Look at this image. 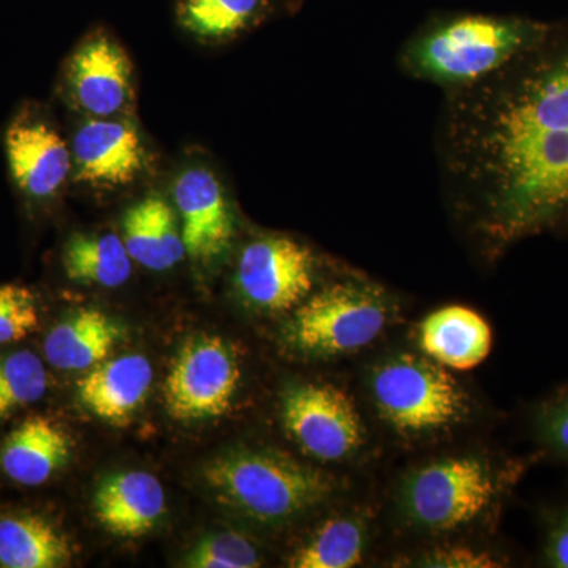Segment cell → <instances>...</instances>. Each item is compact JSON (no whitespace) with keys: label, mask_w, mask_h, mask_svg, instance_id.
<instances>
[{"label":"cell","mask_w":568,"mask_h":568,"mask_svg":"<svg viewBox=\"0 0 568 568\" xmlns=\"http://www.w3.org/2000/svg\"><path fill=\"white\" fill-rule=\"evenodd\" d=\"M467 153L496 245L568 226V48L497 92L470 126Z\"/></svg>","instance_id":"cell-1"},{"label":"cell","mask_w":568,"mask_h":568,"mask_svg":"<svg viewBox=\"0 0 568 568\" xmlns=\"http://www.w3.org/2000/svg\"><path fill=\"white\" fill-rule=\"evenodd\" d=\"M204 481L216 500L234 514L278 526L323 506L336 489L323 470L272 450L241 448L212 459Z\"/></svg>","instance_id":"cell-2"},{"label":"cell","mask_w":568,"mask_h":568,"mask_svg":"<svg viewBox=\"0 0 568 568\" xmlns=\"http://www.w3.org/2000/svg\"><path fill=\"white\" fill-rule=\"evenodd\" d=\"M523 470V463L499 466L476 455L435 459L407 474L399 507L414 528L457 532L496 511Z\"/></svg>","instance_id":"cell-3"},{"label":"cell","mask_w":568,"mask_h":568,"mask_svg":"<svg viewBox=\"0 0 568 568\" xmlns=\"http://www.w3.org/2000/svg\"><path fill=\"white\" fill-rule=\"evenodd\" d=\"M377 414L406 439L450 432L470 416V399L446 366L429 357L396 354L369 376Z\"/></svg>","instance_id":"cell-4"},{"label":"cell","mask_w":568,"mask_h":568,"mask_svg":"<svg viewBox=\"0 0 568 568\" xmlns=\"http://www.w3.org/2000/svg\"><path fill=\"white\" fill-rule=\"evenodd\" d=\"M540 32L525 21L457 18L422 37L410 48L407 63L426 80L463 84L487 77L528 51Z\"/></svg>","instance_id":"cell-5"},{"label":"cell","mask_w":568,"mask_h":568,"mask_svg":"<svg viewBox=\"0 0 568 568\" xmlns=\"http://www.w3.org/2000/svg\"><path fill=\"white\" fill-rule=\"evenodd\" d=\"M387 295L365 282H342L308 295L284 327V343L310 357L358 353L390 324Z\"/></svg>","instance_id":"cell-6"},{"label":"cell","mask_w":568,"mask_h":568,"mask_svg":"<svg viewBox=\"0 0 568 568\" xmlns=\"http://www.w3.org/2000/svg\"><path fill=\"white\" fill-rule=\"evenodd\" d=\"M284 428L310 457L325 463L353 458L365 444V428L353 399L332 384L304 383L282 399Z\"/></svg>","instance_id":"cell-7"},{"label":"cell","mask_w":568,"mask_h":568,"mask_svg":"<svg viewBox=\"0 0 568 568\" xmlns=\"http://www.w3.org/2000/svg\"><path fill=\"white\" fill-rule=\"evenodd\" d=\"M241 368L219 336H196L182 347L164 383V405L179 422L205 420L230 410Z\"/></svg>","instance_id":"cell-8"},{"label":"cell","mask_w":568,"mask_h":568,"mask_svg":"<svg viewBox=\"0 0 568 568\" xmlns=\"http://www.w3.org/2000/svg\"><path fill=\"white\" fill-rule=\"evenodd\" d=\"M235 280L246 304L257 312H290L312 294L315 256L294 239L267 235L245 246Z\"/></svg>","instance_id":"cell-9"},{"label":"cell","mask_w":568,"mask_h":568,"mask_svg":"<svg viewBox=\"0 0 568 568\" xmlns=\"http://www.w3.org/2000/svg\"><path fill=\"white\" fill-rule=\"evenodd\" d=\"M3 144L11 179L28 200L48 201L61 192L73 168V156L43 115L24 108L7 126Z\"/></svg>","instance_id":"cell-10"},{"label":"cell","mask_w":568,"mask_h":568,"mask_svg":"<svg viewBox=\"0 0 568 568\" xmlns=\"http://www.w3.org/2000/svg\"><path fill=\"white\" fill-rule=\"evenodd\" d=\"M65 82L77 108L93 118H112L132 95V65L114 40L97 33L71 55Z\"/></svg>","instance_id":"cell-11"},{"label":"cell","mask_w":568,"mask_h":568,"mask_svg":"<svg viewBox=\"0 0 568 568\" xmlns=\"http://www.w3.org/2000/svg\"><path fill=\"white\" fill-rule=\"evenodd\" d=\"M185 252L196 261L222 256L234 237V216L222 183L205 168L185 170L174 183Z\"/></svg>","instance_id":"cell-12"},{"label":"cell","mask_w":568,"mask_h":568,"mask_svg":"<svg viewBox=\"0 0 568 568\" xmlns=\"http://www.w3.org/2000/svg\"><path fill=\"white\" fill-rule=\"evenodd\" d=\"M145 149L132 123L97 118L74 134L77 181L97 186H125L144 171Z\"/></svg>","instance_id":"cell-13"},{"label":"cell","mask_w":568,"mask_h":568,"mask_svg":"<svg viewBox=\"0 0 568 568\" xmlns=\"http://www.w3.org/2000/svg\"><path fill=\"white\" fill-rule=\"evenodd\" d=\"M93 510L112 536L141 538L166 514V495L159 478L130 470L104 480L97 489Z\"/></svg>","instance_id":"cell-14"},{"label":"cell","mask_w":568,"mask_h":568,"mask_svg":"<svg viewBox=\"0 0 568 568\" xmlns=\"http://www.w3.org/2000/svg\"><path fill=\"white\" fill-rule=\"evenodd\" d=\"M153 368L140 354L103 361L78 383V398L93 416L122 425L130 420L151 390Z\"/></svg>","instance_id":"cell-15"},{"label":"cell","mask_w":568,"mask_h":568,"mask_svg":"<svg viewBox=\"0 0 568 568\" xmlns=\"http://www.w3.org/2000/svg\"><path fill=\"white\" fill-rule=\"evenodd\" d=\"M487 321L466 306H446L426 316L418 327L422 353L446 368L467 372L491 353Z\"/></svg>","instance_id":"cell-16"},{"label":"cell","mask_w":568,"mask_h":568,"mask_svg":"<svg viewBox=\"0 0 568 568\" xmlns=\"http://www.w3.org/2000/svg\"><path fill=\"white\" fill-rule=\"evenodd\" d=\"M70 450V437L61 425L48 417L33 416L7 437L0 466L17 484L39 487L67 465Z\"/></svg>","instance_id":"cell-17"},{"label":"cell","mask_w":568,"mask_h":568,"mask_svg":"<svg viewBox=\"0 0 568 568\" xmlns=\"http://www.w3.org/2000/svg\"><path fill=\"white\" fill-rule=\"evenodd\" d=\"M130 257L151 271H166L185 254L182 230L174 211L160 196H148L134 204L123 219Z\"/></svg>","instance_id":"cell-18"},{"label":"cell","mask_w":568,"mask_h":568,"mask_svg":"<svg viewBox=\"0 0 568 568\" xmlns=\"http://www.w3.org/2000/svg\"><path fill=\"white\" fill-rule=\"evenodd\" d=\"M121 336V327L100 310H80L48 334L44 355L54 368L84 372L106 361Z\"/></svg>","instance_id":"cell-19"},{"label":"cell","mask_w":568,"mask_h":568,"mask_svg":"<svg viewBox=\"0 0 568 568\" xmlns=\"http://www.w3.org/2000/svg\"><path fill=\"white\" fill-rule=\"evenodd\" d=\"M67 537L39 515L0 518V566L7 568H58L69 566Z\"/></svg>","instance_id":"cell-20"},{"label":"cell","mask_w":568,"mask_h":568,"mask_svg":"<svg viewBox=\"0 0 568 568\" xmlns=\"http://www.w3.org/2000/svg\"><path fill=\"white\" fill-rule=\"evenodd\" d=\"M63 267L73 282L119 287L132 275V257L115 234H77L67 244Z\"/></svg>","instance_id":"cell-21"},{"label":"cell","mask_w":568,"mask_h":568,"mask_svg":"<svg viewBox=\"0 0 568 568\" xmlns=\"http://www.w3.org/2000/svg\"><path fill=\"white\" fill-rule=\"evenodd\" d=\"M368 544V526L358 515L327 519L294 552L295 568H349L361 564Z\"/></svg>","instance_id":"cell-22"},{"label":"cell","mask_w":568,"mask_h":568,"mask_svg":"<svg viewBox=\"0 0 568 568\" xmlns=\"http://www.w3.org/2000/svg\"><path fill=\"white\" fill-rule=\"evenodd\" d=\"M261 0H179L183 28L204 40H223L241 32L260 10Z\"/></svg>","instance_id":"cell-23"},{"label":"cell","mask_w":568,"mask_h":568,"mask_svg":"<svg viewBox=\"0 0 568 568\" xmlns=\"http://www.w3.org/2000/svg\"><path fill=\"white\" fill-rule=\"evenodd\" d=\"M47 388V369L36 354L20 351L0 355V418L39 402Z\"/></svg>","instance_id":"cell-24"},{"label":"cell","mask_w":568,"mask_h":568,"mask_svg":"<svg viewBox=\"0 0 568 568\" xmlns=\"http://www.w3.org/2000/svg\"><path fill=\"white\" fill-rule=\"evenodd\" d=\"M185 566L192 568H254L261 566L260 549L237 532L211 534L194 545Z\"/></svg>","instance_id":"cell-25"},{"label":"cell","mask_w":568,"mask_h":568,"mask_svg":"<svg viewBox=\"0 0 568 568\" xmlns=\"http://www.w3.org/2000/svg\"><path fill=\"white\" fill-rule=\"evenodd\" d=\"M40 323L36 294L21 284L0 286V345H9L32 334Z\"/></svg>","instance_id":"cell-26"},{"label":"cell","mask_w":568,"mask_h":568,"mask_svg":"<svg viewBox=\"0 0 568 568\" xmlns=\"http://www.w3.org/2000/svg\"><path fill=\"white\" fill-rule=\"evenodd\" d=\"M532 426L541 446L568 463V384L534 409Z\"/></svg>","instance_id":"cell-27"},{"label":"cell","mask_w":568,"mask_h":568,"mask_svg":"<svg viewBox=\"0 0 568 568\" xmlns=\"http://www.w3.org/2000/svg\"><path fill=\"white\" fill-rule=\"evenodd\" d=\"M418 566L443 568H487L500 567V559L485 549L448 545L426 552Z\"/></svg>","instance_id":"cell-28"},{"label":"cell","mask_w":568,"mask_h":568,"mask_svg":"<svg viewBox=\"0 0 568 568\" xmlns=\"http://www.w3.org/2000/svg\"><path fill=\"white\" fill-rule=\"evenodd\" d=\"M544 562L548 567L568 568V503L545 517Z\"/></svg>","instance_id":"cell-29"}]
</instances>
